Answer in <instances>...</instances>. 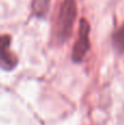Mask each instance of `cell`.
Instances as JSON below:
<instances>
[{
	"label": "cell",
	"mask_w": 124,
	"mask_h": 125,
	"mask_svg": "<svg viewBox=\"0 0 124 125\" xmlns=\"http://www.w3.org/2000/svg\"><path fill=\"white\" fill-rule=\"evenodd\" d=\"M89 32L90 25L86 19L80 20L78 31V39L72 48V61L76 62H83V57L87 52L90 50V41H89Z\"/></svg>",
	"instance_id": "cell-2"
},
{
	"label": "cell",
	"mask_w": 124,
	"mask_h": 125,
	"mask_svg": "<svg viewBox=\"0 0 124 125\" xmlns=\"http://www.w3.org/2000/svg\"><path fill=\"white\" fill-rule=\"evenodd\" d=\"M77 17V4L75 0H65L59 10L57 20V35L61 41L70 37L75 20Z\"/></svg>",
	"instance_id": "cell-1"
},
{
	"label": "cell",
	"mask_w": 124,
	"mask_h": 125,
	"mask_svg": "<svg viewBox=\"0 0 124 125\" xmlns=\"http://www.w3.org/2000/svg\"><path fill=\"white\" fill-rule=\"evenodd\" d=\"M51 0H33L32 10L37 18H43L47 13Z\"/></svg>",
	"instance_id": "cell-4"
},
{
	"label": "cell",
	"mask_w": 124,
	"mask_h": 125,
	"mask_svg": "<svg viewBox=\"0 0 124 125\" xmlns=\"http://www.w3.org/2000/svg\"><path fill=\"white\" fill-rule=\"evenodd\" d=\"M11 37L9 35L0 36V67L4 70H12L18 64V58L10 52Z\"/></svg>",
	"instance_id": "cell-3"
},
{
	"label": "cell",
	"mask_w": 124,
	"mask_h": 125,
	"mask_svg": "<svg viewBox=\"0 0 124 125\" xmlns=\"http://www.w3.org/2000/svg\"><path fill=\"white\" fill-rule=\"evenodd\" d=\"M113 46L119 53H124V24L113 34Z\"/></svg>",
	"instance_id": "cell-5"
}]
</instances>
